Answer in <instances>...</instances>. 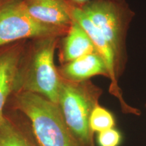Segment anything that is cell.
<instances>
[{"label":"cell","instance_id":"obj_2","mask_svg":"<svg viewBox=\"0 0 146 146\" xmlns=\"http://www.w3.org/2000/svg\"><path fill=\"white\" fill-rule=\"evenodd\" d=\"M16 106L31 123L40 146H81L67 127L58 104L41 95L18 91Z\"/></svg>","mask_w":146,"mask_h":146},{"label":"cell","instance_id":"obj_5","mask_svg":"<svg viewBox=\"0 0 146 146\" xmlns=\"http://www.w3.org/2000/svg\"><path fill=\"white\" fill-rule=\"evenodd\" d=\"M68 29L36 21L27 12L25 0H7L0 9V47L28 39L63 36Z\"/></svg>","mask_w":146,"mask_h":146},{"label":"cell","instance_id":"obj_1","mask_svg":"<svg viewBox=\"0 0 146 146\" xmlns=\"http://www.w3.org/2000/svg\"><path fill=\"white\" fill-rule=\"evenodd\" d=\"M62 36L32 39L25 49L18 77V91H29L45 97L58 104L62 78L54 62V55Z\"/></svg>","mask_w":146,"mask_h":146},{"label":"cell","instance_id":"obj_14","mask_svg":"<svg viewBox=\"0 0 146 146\" xmlns=\"http://www.w3.org/2000/svg\"><path fill=\"white\" fill-rule=\"evenodd\" d=\"M66 1L73 7L81 8L84 4L91 1V0H66ZM121 1H125V0H121Z\"/></svg>","mask_w":146,"mask_h":146},{"label":"cell","instance_id":"obj_13","mask_svg":"<svg viewBox=\"0 0 146 146\" xmlns=\"http://www.w3.org/2000/svg\"><path fill=\"white\" fill-rule=\"evenodd\" d=\"M98 146H120L123 141L121 133L116 128H111L97 133Z\"/></svg>","mask_w":146,"mask_h":146},{"label":"cell","instance_id":"obj_8","mask_svg":"<svg viewBox=\"0 0 146 146\" xmlns=\"http://www.w3.org/2000/svg\"><path fill=\"white\" fill-rule=\"evenodd\" d=\"M28 13L40 23L68 29L72 23V5L66 0H25Z\"/></svg>","mask_w":146,"mask_h":146},{"label":"cell","instance_id":"obj_6","mask_svg":"<svg viewBox=\"0 0 146 146\" xmlns=\"http://www.w3.org/2000/svg\"><path fill=\"white\" fill-rule=\"evenodd\" d=\"M72 16L73 19L77 22L88 34L94 43L96 51L104 61L108 72V78L110 81L109 89L110 94L119 100L120 106L124 112L139 115L141 112L139 110L128 105L123 99V92L118 85V78L121 74L112 47L81 8L72 6Z\"/></svg>","mask_w":146,"mask_h":146},{"label":"cell","instance_id":"obj_16","mask_svg":"<svg viewBox=\"0 0 146 146\" xmlns=\"http://www.w3.org/2000/svg\"><path fill=\"white\" fill-rule=\"evenodd\" d=\"M145 107H146V104H145Z\"/></svg>","mask_w":146,"mask_h":146},{"label":"cell","instance_id":"obj_3","mask_svg":"<svg viewBox=\"0 0 146 146\" xmlns=\"http://www.w3.org/2000/svg\"><path fill=\"white\" fill-rule=\"evenodd\" d=\"M102 94L103 91L89 80L62 79L58 105L67 127L81 146H95L89 117Z\"/></svg>","mask_w":146,"mask_h":146},{"label":"cell","instance_id":"obj_15","mask_svg":"<svg viewBox=\"0 0 146 146\" xmlns=\"http://www.w3.org/2000/svg\"><path fill=\"white\" fill-rule=\"evenodd\" d=\"M7 0H0V9L1 8V7L3 6V4L6 2Z\"/></svg>","mask_w":146,"mask_h":146},{"label":"cell","instance_id":"obj_10","mask_svg":"<svg viewBox=\"0 0 146 146\" xmlns=\"http://www.w3.org/2000/svg\"><path fill=\"white\" fill-rule=\"evenodd\" d=\"M59 44V59L61 64L97 52L88 34L74 19L67 32L60 39Z\"/></svg>","mask_w":146,"mask_h":146},{"label":"cell","instance_id":"obj_9","mask_svg":"<svg viewBox=\"0 0 146 146\" xmlns=\"http://www.w3.org/2000/svg\"><path fill=\"white\" fill-rule=\"evenodd\" d=\"M58 71L62 78L73 82L88 81L96 76H103L108 78L106 66L98 52L84 55L62 64Z\"/></svg>","mask_w":146,"mask_h":146},{"label":"cell","instance_id":"obj_4","mask_svg":"<svg viewBox=\"0 0 146 146\" xmlns=\"http://www.w3.org/2000/svg\"><path fill=\"white\" fill-rule=\"evenodd\" d=\"M80 8L112 47L122 74L127 61V35L135 13L125 0H91Z\"/></svg>","mask_w":146,"mask_h":146},{"label":"cell","instance_id":"obj_11","mask_svg":"<svg viewBox=\"0 0 146 146\" xmlns=\"http://www.w3.org/2000/svg\"><path fill=\"white\" fill-rule=\"evenodd\" d=\"M0 146H35L10 120L0 123Z\"/></svg>","mask_w":146,"mask_h":146},{"label":"cell","instance_id":"obj_7","mask_svg":"<svg viewBox=\"0 0 146 146\" xmlns=\"http://www.w3.org/2000/svg\"><path fill=\"white\" fill-rule=\"evenodd\" d=\"M25 43V41H21L0 48V123L5 118L3 110L8 97L13 91H18Z\"/></svg>","mask_w":146,"mask_h":146},{"label":"cell","instance_id":"obj_12","mask_svg":"<svg viewBox=\"0 0 146 146\" xmlns=\"http://www.w3.org/2000/svg\"><path fill=\"white\" fill-rule=\"evenodd\" d=\"M116 120L112 113L98 104L93 109L89 117V128L93 133L115 127Z\"/></svg>","mask_w":146,"mask_h":146}]
</instances>
